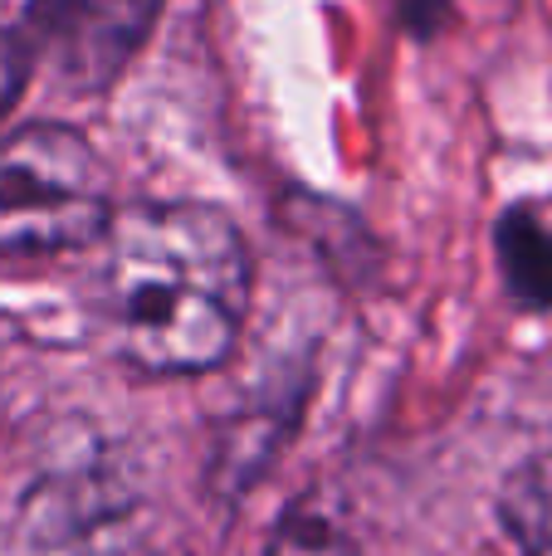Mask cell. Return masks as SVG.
Returning a JSON list of instances; mask_svg holds the SVG:
<instances>
[{
    "mask_svg": "<svg viewBox=\"0 0 552 556\" xmlns=\"http://www.w3.org/2000/svg\"><path fill=\"white\" fill-rule=\"evenodd\" d=\"M29 68H35V54H29V39L20 25L0 20V123L15 113V103L25 98Z\"/></svg>",
    "mask_w": 552,
    "mask_h": 556,
    "instance_id": "7",
    "label": "cell"
},
{
    "mask_svg": "<svg viewBox=\"0 0 552 556\" xmlns=\"http://www.w3.org/2000/svg\"><path fill=\"white\" fill-rule=\"evenodd\" d=\"M494 254L504 274V293L524 313H552V230L528 205L499 215Z\"/></svg>",
    "mask_w": 552,
    "mask_h": 556,
    "instance_id": "5",
    "label": "cell"
},
{
    "mask_svg": "<svg viewBox=\"0 0 552 556\" xmlns=\"http://www.w3.org/2000/svg\"><path fill=\"white\" fill-rule=\"evenodd\" d=\"M499 528L518 556H552V450H534L499 483Z\"/></svg>",
    "mask_w": 552,
    "mask_h": 556,
    "instance_id": "6",
    "label": "cell"
},
{
    "mask_svg": "<svg viewBox=\"0 0 552 556\" xmlns=\"http://www.w3.org/2000/svg\"><path fill=\"white\" fill-rule=\"evenodd\" d=\"M166 0H29L25 29L35 64L68 93H103L127 74Z\"/></svg>",
    "mask_w": 552,
    "mask_h": 556,
    "instance_id": "3",
    "label": "cell"
},
{
    "mask_svg": "<svg viewBox=\"0 0 552 556\" xmlns=\"http://www.w3.org/2000/svg\"><path fill=\"white\" fill-rule=\"evenodd\" d=\"M264 556H357L352 503L338 483H309L284 503Z\"/></svg>",
    "mask_w": 552,
    "mask_h": 556,
    "instance_id": "4",
    "label": "cell"
},
{
    "mask_svg": "<svg viewBox=\"0 0 552 556\" xmlns=\"http://www.w3.org/2000/svg\"><path fill=\"white\" fill-rule=\"evenodd\" d=\"M397 10H401V25L416 39H436L450 20V0H397Z\"/></svg>",
    "mask_w": 552,
    "mask_h": 556,
    "instance_id": "8",
    "label": "cell"
},
{
    "mask_svg": "<svg viewBox=\"0 0 552 556\" xmlns=\"http://www.w3.org/2000/svg\"><path fill=\"white\" fill-rule=\"evenodd\" d=\"M113 215L103 156L78 127L29 123L0 142V260L98 244Z\"/></svg>",
    "mask_w": 552,
    "mask_h": 556,
    "instance_id": "2",
    "label": "cell"
},
{
    "mask_svg": "<svg viewBox=\"0 0 552 556\" xmlns=\"http://www.w3.org/2000/svg\"><path fill=\"white\" fill-rule=\"evenodd\" d=\"M250 244L211 201L127 205L103 235L98 327L142 376L221 371L250 317Z\"/></svg>",
    "mask_w": 552,
    "mask_h": 556,
    "instance_id": "1",
    "label": "cell"
}]
</instances>
